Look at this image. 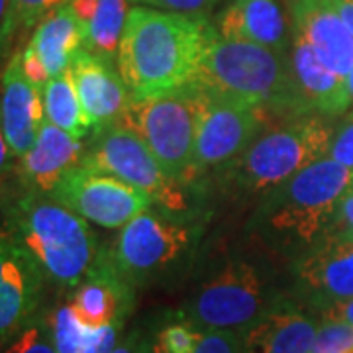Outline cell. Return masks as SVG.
Masks as SVG:
<instances>
[{"label": "cell", "instance_id": "obj_29", "mask_svg": "<svg viewBox=\"0 0 353 353\" xmlns=\"http://www.w3.org/2000/svg\"><path fill=\"white\" fill-rule=\"evenodd\" d=\"M12 2V22L14 30L24 28L32 30L48 18L53 10L69 4L71 0H10Z\"/></svg>", "mask_w": 353, "mask_h": 353}, {"label": "cell", "instance_id": "obj_14", "mask_svg": "<svg viewBox=\"0 0 353 353\" xmlns=\"http://www.w3.org/2000/svg\"><path fill=\"white\" fill-rule=\"evenodd\" d=\"M77 94L92 132L116 126L132 102L124 79L110 59L99 57L85 48L71 63Z\"/></svg>", "mask_w": 353, "mask_h": 353}, {"label": "cell", "instance_id": "obj_3", "mask_svg": "<svg viewBox=\"0 0 353 353\" xmlns=\"http://www.w3.org/2000/svg\"><path fill=\"white\" fill-rule=\"evenodd\" d=\"M352 187L353 169L326 155L265 192L253 226L271 245L301 255L332 232L341 199Z\"/></svg>", "mask_w": 353, "mask_h": 353}, {"label": "cell", "instance_id": "obj_10", "mask_svg": "<svg viewBox=\"0 0 353 353\" xmlns=\"http://www.w3.org/2000/svg\"><path fill=\"white\" fill-rule=\"evenodd\" d=\"M51 196L87 222L106 230H122L153 206L143 190L87 165H79L67 173L51 190Z\"/></svg>", "mask_w": 353, "mask_h": 353}, {"label": "cell", "instance_id": "obj_6", "mask_svg": "<svg viewBox=\"0 0 353 353\" xmlns=\"http://www.w3.org/2000/svg\"><path fill=\"white\" fill-rule=\"evenodd\" d=\"M283 296L263 267L226 259L190 290L176 312L201 332L245 330Z\"/></svg>", "mask_w": 353, "mask_h": 353}, {"label": "cell", "instance_id": "obj_24", "mask_svg": "<svg viewBox=\"0 0 353 353\" xmlns=\"http://www.w3.org/2000/svg\"><path fill=\"white\" fill-rule=\"evenodd\" d=\"M50 322L57 353H112L124 328V324L90 328L77 318L67 301L51 310Z\"/></svg>", "mask_w": 353, "mask_h": 353}, {"label": "cell", "instance_id": "obj_40", "mask_svg": "<svg viewBox=\"0 0 353 353\" xmlns=\"http://www.w3.org/2000/svg\"><path fill=\"white\" fill-rule=\"evenodd\" d=\"M347 88H350V97H352V102H353V69L350 71V75H347Z\"/></svg>", "mask_w": 353, "mask_h": 353}, {"label": "cell", "instance_id": "obj_32", "mask_svg": "<svg viewBox=\"0 0 353 353\" xmlns=\"http://www.w3.org/2000/svg\"><path fill=\"white\" fill-rule=\"evenodd\" d=\"M138 6L165 10V12L181 14H202L204 10L212 8L218 0H132Z\"/></svg>", "mask_w": 353, "mask_h": 353}, {"label": "cell", "instance_id": "obj_20", "mask_svg": "<svg viewBox=\"0 0 353 353\" xmlns=\"http://www.w3.org/2000/svg\"><path fill=\"white\" fill-rule=\"evenodd\" d=\"M290 69L296 94L306 114L340 116L350 108L352 97L347 81L330 71L314 50L299 36H292Z\"/></svg>", "mask_w": 353, "mask_h": 353}, {"label": "cell", "instance_id": "obj_5", "mask_svg": "<svg viewBox=\"0 0 353 353\" xmlns=\"http://www.w3.org/2000/svg\"><path fill=\"white\" fill-rule=\"evenodd\" d=\"M201 226L185 214L143 210L120 230L106 255L112 267L136 287L175 281L190 267Z\"/></svg>", "mask_w": 353, "mask_h": 353}, {"label": "cell", "instance_id": "obj_41", "mask_svg": "<svg viewBox=\"0 0 353 353\" xmlns=\"http://www.w3.org/2000/svg\"><path fill=\"white\" fill-rule=\"evenodd\" d=\"M347 353H353V350H352V352H347Z\"/></svg>", "mask_w": 353, "mask_h": 353}, {"label": "cell", "instance_id": "obj_25", "mask_svg": "<svg viewBox=\"0 0 353 353\" xmlns=\"http://www.w3.org/2000/svg\"><path fill=\"white\" fill-rule=\"evenodd\" d=\"M41 94H43V108L48 122L69 132L77 139H87L92 134V128L88 124L77 94L71 69L63 75L50 79Z\"/></svg>", "mask_w": 353, "mask_h": 353}, {"label": "cell", "instance_id": "obj_19", "mask_svg": "<svg viewBox=\"0 0 353 353\" xmlns=\"http://www.w3.org/2000/svg\"><path fill=\"white\" fill-rule=\"evenodd\" d=\"M316 318L301 301L285 294L273 308L259 316L243 332L245 353H308L314 341Z\"/></svg>", "mask_w": 353, "mask_h": 353}, {"label": "cell", "instance_id": "obj_36", "mask_svg": "<svg viewBox=\"0 0 353 353\" xmlns=\"http://www.w3.org/2000/svg\"><path fill=\"white\" fill-rule=\"evenodd\" d=\"M16 34L12 22V2L0 0V53L10 43V39Z\"/></svg>", "mask_w": 353, "mask_h": 353}, {"label": "cell", "instance_id": "obj_34", "mask_svg": "<svg viewBox=\"0 0 353 353\" xmlns=\"http://www.w3.org/2000/svg\"><path fill=\"white\" fill-rule=\"evenodd\" d=\"M332 232L334 234H341V236H347V238H353V187L341 199L340 208H338V216H336V222H334Z\"/></svg>", "mask_w": 353, "mask_h": 353}, {"label": "cell", "instance_id": "obj_26", "mask_svg": "<svg viewBox=\"0 0 353 353\" xmlns=\"http://www.w3.org/2000/svg\"><path fill=\"white\" fill-rule=\"evenodd\" d=\"M201 338V330L175 312L171 320L153 330L150 336V353H194Z\"/></svg>", "mask_w": 353, "mask_h": 353}, {"label": "cell", "instance_id": "obj_27", "mask_svg": "<svg viewBox=\"0 0 353 353\" xmlns=\"http://www.w3.org/2000/svg\"><path fill=\"white\" fill-rule=\"evenodd\" d=\"M0 353H57L50 312H38L24 328L0 345Z\"/></svg>", "mask_w": 353, "mask_h": 353}, {"label": "cell", "instance_id": "obj_30", "mask_svg": "<svg viewBox=\"0 0 353 353\" xmlns=\"http://www.w3.org/2000/svg\"><path fill=\"white\" fill-rule=\"evenodd\" d=\"M194 353H245L241 330H208L202 332Z\"/></svg>", "mask_w": 353, "mask_h": 353}, {"label": "cell", "instance_id": "obj_21", "mask_svg": "<svg viewBox=\"0 0 353 353\" xmlns=\"http://www.w3.org/2000/svg\"><path fill=\"white\" fill-rule=\"evenodd\" d=\"M216 32L224 39L287 53V22L279 0H232L218 16Z\"/></svg>", "mask_w": 353, "mask_h": 353}, {"label": "cell", "instance_id": "obj_2", "mask_svg": "<svg viewBox=\"0 0 353 353\" xmlns=\"http://www.w3.org/2000/svg\"><path fill=\"white\" fill-rule=\"evenodd\" d=\"M4 230L30 253L48 281L75 289L101 259L102 248L88 222L51 194L18 185L4 194Z\"/></svg>", "mask_w": 353, "mask_h": 353}, {"label": "cell", "instance_id": "obj_39", "mask_svg": "<svg viewBox=\"0 0 353 353\" xmlns=\"http://www.w3.org/2000/svg\"><path fill=\"white\" fill-rule=\"evenodd\" d=\"M12 153H10V148H8V141H6V136H4V130H2V122H0V179L4 176V173L8 171L10 167V161H12Z\"/></svg>", "mask_w": 353, "mask_h": 353}, {"label": "cell", "instance_id": "obj_37", "mask_svg": "<svg viewBox=\"0 0 353 353\" xmlns=\"http://www.w3.org/2000/svg\"><path fill=\"white\" fill-rule=\"evenodd\" d=\"M322 318H334V320H341L345 324H350L353 328V299L347 301H340L326 306L324 310H320Z\"/></svg>", "mask_w": 353, "mask_h": 353}, {"label": "cell", "instance_id": "obj_13", "mask_svg": "<svg viewBox=\"0 0 353 353\" xmlns=\"http://www.w3.org/2000/svg\"><path fill=\"white\" fill-rule=\"evenodd\" d=\"M46 281L38 261L0 230V345L41 312Z\"/></svg>", "mask_w": 353, "mask_h": 353}, {"label": "cell", "instance_id": "obj_15", "mask_svg": "<svg viewBox=\"0 0 353 353\" xmlns=\"http://www.w3.org/2000/svg\"><path fill=\"white\" fill-rule=\"evenodd\" d=\"M0 122L14 159L22 157L46 122L43 94L22 69L20 53L10 57L0 81Z\"/></svg>", "mask_w": 353, "mask_h": 353}, {"label": "cell", "instance_id": "obj_17", "mask_svg": "<svg viewBox=\"0 0 353 353\" xmlns=\"http://www.w3.org/2000/svg\"><path fill=\"white\" fill-rule=\"evenodd\" d=\"M77 318L90 328L124 324L134 308V287L110 263L102 250L99 263L69 294Z\"/></svg>", "mask_w": 353, "mask_h": 353}, {"label": "cell", "instance_id": "obj_31", "mask_svg": "<svg viewBox=\"0 0 353 353\" xmlns=\"http://www.w3.org/2000/svg\"><path fill=\"white\" fill-rule=\"evenodd\" d=\"M328 155L347 169H353V114L341 122L332 136Z\"/></svg>", "mask_w": 353, "mask_h": 353}, {"label": "cell", "instance_id": "obj_9", "mask_svg": "<svg viewBox=\"0 0 353 353\" xmlns=\"http://www.w3.org/2000/svg\"><path fill=\"white\" fill-rule=\"evenodd\" d=\"M81 165L118 176L143 190L161 210L173 214H187L190 210L185 183L167 175L148 145L118 124L88 136Z\"/></svg>", "mask_w": 353, "mask_h": 353}, {"label": "cell", "instance_id": "obj_16", "mask_svg": "<svg viewBox=\"0 0 353 353\" xmlns=\"http://www.w3.org/2000/svg\"><path fill=\"white\" fill-rule=\"evenodd\" d=\"M292 36L303 38L341 79L353 69V36L332 0H290Z\"/></svg>", "mask_w": 353, "mask_h": 353}, {"label": "cell", "instance_id": "obj_33", "mask_svg": "<svg viewBox=\"0 0 353 353\" xmlns=\"http://www.w3.org/2000/svg\"><path fill=\"white\" fill-rule=\"evenodd\" d=\"M20 59H22V69H24L26 77L36 85L38 88L43 90V87L50 83V73L46 71L43 63L39 61V57L36 55V51L32 50L30 46H26L24 51L20 53Z\"/></svg>", "mask_w": 353, "mask_h": 353}, {"label": "cell", "instance_id": "obj_28", "mask_svg": "<svg viewBox=\"0 0 353 353\" xmlns=\"http://www.w3.org/2000/svg\"><path fill=\"white\" fill-rule=\"evenodd\" d=\"M353 350V328L350 324L322 318L320 326L316 330L314 341L308 353H347Z\"/></svg>", "mask_w": 353, "mask_h": 353}, {"label": "cell", "instance_id": "obj_4", "mask_svg": "<svg viewBox=\"0 0 353 353\" xmlns=\"http://www.w3.org/2000/svg\"><path fill=\"white\" fill-rule=\"evenodd\" d=\"M194 83L214 99L240 102L265 116H306L296 94L290 55L214 34L202 53Z\"/></svg>", "mask_w": 353, "mask_h": 353}, {"label": "cell", "instance_id": "obj_22", "mask_svg": "<svg viewBox=\"0 0 353 353\" xmlns=\"http://www.w3.org/2000/svg\"><path fill=\"white\" fill-rule=\"evenodd\" d=\"M28 46L36 51L51 79L67 73L77 53L85 48L83 28L71 6L65 4L43 18Z\"/></svg>", "mask_w": 353, "mask_h": 353}, {"label": "cell", "instance_id": "obj_11", "mask_svg": "<svg viewBox=\"0 0 353 353\" xmlns=\"http://www.w3.org/2000/svg\"><path fill=\"white\" fill-rule=\"evenodd\" d=\"M265 118L267 116L253 106L214 99L204 92L192 157V179L234 163L259 136Z\"/></svg>", "mask_w": 353, "mask_h": 353}, {"label": "cell", "instance_id": "obj_23", "mask_svg": "<svg viewBox=\"0 0 353 353\" xmlns=\"http://www.w3.org/2000/svg\"><path fill=\"white\" fill-rule=\"evenodd\" d=\"M69 6L83 28L85 50L112 61L130 12L128 0H71Z\"/></svg>", "mask_w": 353, "mask_h": 353}, {"label": "cell", "instance_id": "obj_38", "mask_svg": "<svg viewBox=\"0 0 353 353\" xmlns=\"http://www.w3.org/2000/svg\"><path fill=\"white\" fill-rule=\"evenodd\" d=\"M334 8L338 10L343 24L347 26V30L353 36V0H332Z\"/></svg>", "mask_w": 353, "mask_h": 353}, {"label": "cell", "instance_id": "obj_7", "mask_svg": "<svg viewBox=\"0 0 353 353\" xmlns=\"http://www.w3.org/2000/svg\"><path fill=\"white\" fill-rule=\"evenodd\" d=\"M332 128L316 114L290 118L253 139L250 148L228 167L230 181L245 192H269L306 165L326 157Z\"/></svg>", "mask_w": 353, "mask_h": 353}, {"label": "cell", "instance_id": "obj_18", "mask_svg": "<svg viewBox=\"0 0 353 353\" xmlns=\"http://www.w3.org/2000/svg\"><path fill=\"white\" fill-rule=\"evenodd\" d=\"M85 148V139L73 138L69 132L46 120L36 143L18 157V185L51 194L67 173L83 163Z\"/></svg>", "mask_w": 353, "mask_h": 353}, {"label": "cell", "instance_id": "obj_8", "mask_svg": "<svg viewBox=\"0 0 353 353\" xmlns=\"http://www.w3.org/2000/svg\"><path fill=\"white\" fill-rule=\"evenodd\" d=\"M204 92L196 83L161 97L132 101L118 126L136 134L167 175L181 183L192 181V157Z\"/></svg>", "mask_w": 353, "mask_h": 353}, {"label": "cell", "instance_id": "obj_12", "mask_svg": "<svg viewBox=\"0 0 353 353\" xmlns=\"http://www.w3.org/2000/svg\"><path fill=\"white\" fill-rule=\"evenodd\" d=\"M294 294L316 310L353 299V238L330 234L292 263Z\"/></svg>", "mask_w": 353, "mask_h": 353}, {"label": "cell", "instance_id": "obj_1", "mask_svg": "<svg viewBox=\"0 0 353 353\" xmlns=\"http://www.w3.org/2000/svg\"><path fill=\"white\" fill-rule=\"evenodd\" d=\"M216 28L202 14L134 6L118 48V71L132 101L161 97L194 83Z\"/></svg>", "mask_w": 353, "mask_h": 353}, {"label": "cell", "instance_id": "obj_35", "mask_svg": "<svg viewBox=\"0 0 353 353\" xmlns=\"http://www.w3.org/2000/svg\"><path fill=\"white\" fill-rule=\"evenodd\" d=\"M112 353H150V336L141 328L130 330Z\"/></svg>", "mask_w": 353, "mask_h": 353}]
</instances>
